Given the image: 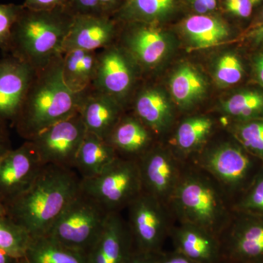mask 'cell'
<instances>
[{
	"label": "cell",
	"mask_w": 263,
	"mask_h": 263,
	"mask_svg": "<svg viewBox=\"0 0 263 263\" xmlns=\"http://www.w3.org/2000/svg\"><path fill=\"white\" fill-rule=\"evenodd\" d=\"M81 181L74 169L45 164L30 187L5 206L6 216L32 238L46 236L80 192Z\"/></svg>",
	"instance_id": "6da1fadb"
},
{
	"label": "cell",
	"mask_w": 263,
	"mask_h": 263,
	"mask_svg": "<svg viewBox=\"0 0 263 263\" xmlns=\"http://www.w3.org/2000/svg\"><path fill=\"white\" fill-rule=\"evenodd\" d=\"M63 54L36 70L18 115L13 122L26 141L78 113L81 93L72 91L62 74Z\"/></svg>",
	"instance_id": "7a4b0ae2"
},
{
	"label": "cell",
	"mask_w": 263,
	"mask_h": 263,
	"mask_svg": "<svg viewBox=\"0 0 263 263\" xmlns=\"http://www.w3.org/2000/svg\"><path fill=\"white\" fill-rule=\"evenodd\" d=\"M169 207L176 221L190 223L221 234L231 219L233 203L210 174L185 162Z\"/></svg>",
	"instance_id": "3957f363"
},
{
	"label": "cell",
	"mask_w": 263,
	"mask_h": 263,
	"mask_svg": "<svg viewBox=\"0 0 263 263\" xmlns=\"http://www.w3.org/2000/svg\"><path fill=\"white\" fill-rule=\"evenodd\" d=\"M74 15L67 6L44 10L23 7L7 52L35 70L42 68L63 54Z\"/></svg>",
	"instance_id": "277c9868"
},
{
	"label": "cell",
	"mask_w": 263,
	"mask_h": 263,
	"mask_svg": "<svg viewBox=\"0 0 263 263\" xmlns=\"http://www.w3.org/2000/svg\"><path fill=\"white\" fill-rule=\"evenodd\" d=\"M189 162H193L219 183L233 205L251 186L262 161L245 149L230 134L229 139L210 141Z\"/></svg>",
	"instance_id": "5b68a950"
},
{
	"label": "cell",
	"mask_w": 263,
	"mask_h": 263,
	"mask_svg": "<svg viewBox=\"0 0 263 263\" xmlns=\"http://www.w3.org/2000/svg\"><path fill=\"white\" fill-rule=\"evenodd\" d=\"M109 214L80 190L46 236L63 247L87 254L101 234Z\"/></svg>",
	"instance_id": "8992f818"
},
{
	"label": "cell",
	"mask_w": 263,
	"mask_h": 263,
	"mask_svg": "<svg viewBox=\"0 0 263 263\" xmlns=\"http://www.w3.org/2000/svg\"><path fill=\"white\" fill-rule=\"evenodd\" d=\"M81 190L108 213H122L142 193L138 161L117 159L101 174L81 179Z\"/></svg>",
	"instance_id": "52a82bcc"
},
{
	"label": "cell",
	"mask_w": 263,
	"mask_h": 263,
	"mask_svg": "<svg viewBox=\"0 0 263 263\" xmlns=\"http://www.w3.org/2000/svg\"><path fill=\"white\" fill-rule=\"evenodd\" d=\"M124 211L133 243L138 246V251L160 253L161 246L170 236L176 221L168 205L142 191Z\"/></svg>",
	"instance_id": "ba28073f"
},
{
	"label": "cell",
	"mask_w": 263,
	"mask_h": 263,
	"mask_svg": "<svg viewBox=\"0 0 263 263\" xmlns=\"http://www.w3.org/2000/svg\"><path fill=\"white\" fill-rule=\"evenodd\" d=\"M87 130L79 111L27 140L43 164L73 169L76 155Z\"/></svg>",
	"instance_id": "9c48e42d"
},
{
	"label": "cell",
	"mask_w": 263,
	"mask_h": 263,
	"mask_svg": "<svg viewBox=\"0 0 263 263\" xmlns=\"http://www.w3.org/2000/svg\"><path fill=\"white\" fill-rule=\"evenodd\" d=\"M135 60L117 43L98 51L92 87L110 96L125 108L133 94L138 70Z\"/></svg>",
	"instance_id": "30bf717a"
},
{
	"label": "cell",
	"mask_w": 263,
	"mask_h": 263,
	"mask_svg": "<svg viewBox=\"0 0 263 263\" xmlns=\"http://www.w3.org/2000/svg\"><path fill=\"white\" fill-rule=\"evenodd\" d=\"M219 238L228 262L263 263V215L234 211Z\"/></svg>",
	"instance_id": "8fae6325"
},
{
	"label": "cell",
	"mask_w": 263,
	"mask_h": 263,
	"mask_svg": "<svg viewBox=\"0 0 263 263\" xmlns=\"http://www.w3.org/2000/svg\"><path fill=\"white\" fill-rule=\"evenodd\" d=\"M184 163L169 147L155 144L138 160L142 191L169 206Z\"/></svg>",
	"instance_id": "7c38bea8"
},
{
	"label": "cell",
	"mask_w": 263,
	"mask_h": 263,
	"mask_svg": "<svg viewBox=\"0 0 263 263\" xmlns=\"http://www.w3.org/2000/svg\"><path fill=\"white\" fill-rule=\"evenodd\" d=\"M44 165L29 141L0 159V201L5 207L30 187Z\"/></svg>",
	"instance_id": "4fadbf2b"
},
{
	"label": "cell",
	"mask_w": 263,
	"mask_h": 263,
	"mask_svg": "<svg viewBox=\"0 0 263 263\" xmlns=\"http://www.w3.org/2000/svg\"><path fill=\"white\" fill-rule=\"evenodd\" d=\"M120 37L122 46L141 70H150L163 60L169 49L167 36L155 24L126 22Z\"/></svg>",
	"instance_id": "5bb4252c"
},
{
	"label": "cell",
	"mask_w": 263,
	"mask_h": 263,
	"mask_svg": "<svg viewBox=\"0 0 263 263\" xmlns=\"http://www.w3.org/2000/svg\"><path fill=\"white\" fill-rule=\"evenodd\" d=\"M36 70L13 55L0 60V119L14 122Z\"/></svg>",
	"instance_id": "9a60e30c"
},
{
	"label": "cell",
	"mask_w": 263,
	"mask_h": 263,
	"mask_svg": "<svg viewBox=\"0 0 263 263\" xmlns=\"http://www.w3.org/2000/svg\"><path fill=\"white\" fill-rule=\"evenodd\" d=\"M107 15H74L63 47V53L73 49L98 51L115 44L117 26Z\"/></svg>",
	"instance_id": "2e32d148"
},
{
	"label": "cell",
	"mask_w": 263,
	"mask_h": 263,
	"mask_svg": "<svg viewBox=\"0 0 263 263\" xmlns=\"http://www.w3.org/2000/svg\"><path fill=\"white\" fill-rule=\"evenodd\" d=\"M170 236L176 251L195 263H219L223 258L219 237L200 227L176 220Z\"/></svg>",
	"instance_id": "e0dca14e"
},
{
	"label": "cell",
	"mask_w": 263,
	"mask_h": 263,
	"mask_svg": "<svg viewBox=\"0 0 263 263\" xmlns=\"http://www.w3.org/2000/svg\"><path fill=\"white\" fill-rule=\"evenodd\" d=\"M133 243L122 213H110L101 234L86 256L89 263H125Z\"/></svg>",
	"instance_id": "ac0fdd59"
},
{
	"label": "cell",
	"mask_w": 263,
	"mask_h": 263,
	"mask_svg": "<svg viewBox=\"0 0 263 263\" xmlns=\"http://www.w3.org/2000/svg\"><path fill=\"white\" fill-rule=\"evenodd\" d=\"M124 107L91 86L81 95L79 113L86 130L106 140L124 115Z\"/></svg>",
	"instance_id": "d6986e66"
},
{
	"label": "cell",
	"mask_w": 263,
	"mask_h": 263,
	"mask_svg": "<svg viewBox=\"0 0 263 263\" xmlns=\"http://www.w3.org/2000/svg\"><path fill=\"white\" fill-rule=\"evenodd\" d=\"M155 137L136 115L124 114L106 141L120 158L138 161L155 146Z\"/></svg>",
	"instance_id": "ffe728a7"
},
{
	"label": "cell",
	"mask_w": 263,
	"mask_h": 263,
	"mask_svg": "<svg viewBox=\"0 0 263 263\" xmlns=\"http://www.w3.org/2000/svg\"><path fill=\"white\" fill-rule=\"evenodd\" d=\"M133 114L136 115L156 137L163 136L174 124V111L163 91L146 86L139 90L133 100Z\"/></svg>",
	"instance_id": "44dd1931"
},
{
	"label": "cell",
	"mask_w": 263,
	"mask_h": 263,
	"mask_svg": "<svg viewBox=\"0 0 263 263\" xmlns=\"http://www.w3.org/2000/svg\"><path fill=\"white\" fill-rule=\"evenodd\" d=\"M215 122L206 115H195L183 119L175 129L169 148L183 162H187L210 141Z\"/></svg>",
	"instance_id": "7402d4cb"
},
{
	"label": "cell",
	"mask_w": 263,
	"mask_h": 263,
	"mask_svg": "<svg viewBox=\"0 0 263 263\" xmlns=\"http://www.w3.org/2000/svg\"><path fill=\"white\" fill-rule=\"evenodd\" d=\"M118 158L106 140L87 132L76 155L73 169L81 179H91L101 174Z\"/></svg>",
	"instance_id": "603a6c76"
},
{
	"label": "cell",
	"mask_w": 263,
	"mask_h": 263,
	"mask_svg": "<svg viewBox=\"0 0 263 263\" xmlns=\"http://www.w3.org/2000/svg\"><path fill=\"white\" fill-rule=\"evenodd\" d=\"M181 28L189 43L196 48L218 46L230 36L228 24L212 15H191L183 21Z\"/></svg>",
	"instance_id": "cb8c5ba5"
},
{
	"label": "cell",
	"mask_w": 263,
	"mask_h": 263,
	"mask_svg": "<svg viewBox=\"0 0 263 263\" xmlns=\"http://www.w3.org/2000/svg\"><path fill=\"white\" fill-rule=\"evenodd\" d=\"M98 51L73 49L63 53L62 74L65 84L72 91L84 92L92 86Z\"/></svg>",
	"instance_id": "d4e9b609"
},
{
	"label": "cell",
	"mask_w": 263,
	"mask_h": 263,
	"mask_svg": "<svg viewBox=\"0 0 263 263\" xmlns=\"http://www.w3.org/2000/svg\"><path fill=\"white\" fill-rule=\"evenodd\" d=\"M206 81L193 66L183 65L173 74L170 89L174 101L181 108L189 109L196 105L205 96Z\"/></svg>",
	"instance_id": "484cf974"
},
{
	"label": "cell",
	"mask_w": 263,
	"mask_h": 263,
	"mask_svg": "<svg viewBox=\"0 0 263 263\" xmlns=\"http://www.w3.org/2000/svg\"><path fill=\"white\" fill-rule=\"evenodd\" d=\"M24 259L27 263H89L86 254L63 247L46 236L32 238Z\"/></svg>",
	"instance_id": "4316f807"
},
{
	"label": "cell",
	"mask_w": 263,
	"mask_h": 263,
	"mask_svg": "<svg viewBox=\"0 0 263 263\" xmlns=\"http://www.w3.org/2000/svg\"><path fill=\"white\" fill-rule=\"evenodd\" d=\"M221 112L231 122H242L263 117V89L238 91L221 104Z\"/></svg>",
	"instance_id": "83f0119b"
},
{
	"label": "cell",
	"mask_w": 263,
	"mask_h": 263,
	"mask_svg": "<svg viewBox=\"0 0 263 263\" xmlns=\"http://www.w3.org/2000/svg\"><path fill=\"white\" fill-rule=\"evenodd\" d=\"M176 0H125L118 10L122 22L154 23L173 13Z\"/></svg>",
	"instance_id": "f1b7e54d"
},
{
	"label": "cell",
	"mask_w": 263,
	"mask_h": 263,
	"mask_svg": "<svg viewBox=\"0 0 263 263\" xmlns=\"http://www.w3.org/2000/svg\"><path fill=\"white\" fill-rule=\"evenodd\" d=\"M32 239L23 228L6 215L0 216V249L15 258H24Z\"/></svg>",
	"instance_id": "f546056e"
},
{
	"label": "cell",
	"mask_w": 263,
	"mask_h": 263,
	"mask_svg": "<svg viewBox=\"0 0 263 263\" xmlns=\"http://www.w3.org/2000/svg\"><path fill=\"white\" fill-rule=\"evenodd\" d=\"M227 129L246 150L263 162V117L231 122Z\"/></svg>",
	"instance_id": "4dcf8cb0"
},
{
	"label": "cell",
	"mask_w": 263,
	"mask_h": 263,
	"mask_svg": "<svg viewBox=\"0 0 263 263\" xmlns=\"http://www.w3.org/2000/svg\"><path fill=\"white\" fill-rule=\"evenodd\" d=\"M245 75L240 57L234 53L221 55L216 62L214 77L219 86H230L239 83Z\"/></svg>",
	"instance_id": "1f68e13d"
},
{
	"label": "cell",
	"mask_w": 263,
	"mask_h": 263,
	"mask_svg": "<svg viewBox=\"0 0 263 263\" xmlns=\"http://www.w3.org/2000/svg\"><path fill=\"white\" fill-rule=\"evenodd\" d=\"M233 210L263 215V165L248 190L233 205Z\"/></svg>",
	"instance_id": "d6a6232c"
},
{
	"label": "cell",
	"mask_w": 263,
	"mask_h": 263,
	"mask_svg": "<svg viewBox=\"0 0 263 263\" xmlns=\"http://www.w3.org/2000/svg\"><path fill=\"white\" fill-rule=\"evenodd\" d=\"M23 5L0 4V50L8 51L10 37Z\"/></svg>",
	"instance_id": "836d02e7"
},
{
	"label": "cell",
	"mask_w": 263,
	"mask_h": 263,
	"mask_svg": "<svg viewBox=\"0 0 263 263\" xmlns=\"http://www.w3.org/2000/svg\"><path fill=\"white\" fill-rule=\"evenodd\" d=\"M67 5L75 15H107L99 0H67Z\"/></svg>",
	"instance_id": "e575fe53"
},
{
	"label": "cell",
	"mask_w": 263,
	"mask_h": 263,
	"mask_svg": "<svg viewBox=\"0 0 263 263\" xmlns=\"http://www.w3.org/2000/svg\"><path fill=\"white\" fill-rule=\"evenodd\" d=\"M224 5L229 13L242 18H249L254 6L251 0H224Z\"/></svg>",
	"instance_id": "d590c367"
},
{
	"label": "cell",
	"mask_w": 263,
	"mask_h": 263,
	"mask_svg": "<svg viewBox=\"0 0 263 263\" xmlns=\"http://www.w3.org/2000/svg\"><path fill=\"white\" fill-rule=\"evenodd\" d=\"M67 0H25L24 8L34 10H52L67 6Z\"/></svg>",
	"instance_id": "8d00e7d4"
},
{
	"label": "cell",
	"mask_w": 263,
	"mask_h": 263,
	"mask_svg": "<svg viewBox=\"0 0 263 263\" xmlns=\"http://www.w3.org/2000/svg\"><path fill=\"white\" fill-rule=\"evenodd\" d=\"M188 3L198 15H211L217 8V0H188Z\"/></svg>",
	"instance_id": "74e56055"
},
{
	"label": "cell",
	"mask_w": 263,
	"mask_h": 263,
	"mask_svg": "<svg viewBox=\"0 0 263 263\" xmlns=\"http://www.w3.org/2000/svg\"><path fill=\"white\" fill-rule=\"evenodd\" d=\"M12 149L6 122L0 119V159Z\"/></svg>",
	"instance_id": "f35d334b"
},
{
	"label": "cell",
	"mask_w": 263,
	"mask_h": 263,
	"mask_svg": "<svg viewBox=\"0 0 263 263\" xmlns=\"http://www.w3.org/2000/svg\"><path fill=\"white\" fill-rule=\"evenodd\" d=\"M249 42L256 46H263V23L257 24L246 34Z\"/></svg>",
	"instance_id": "ab89813d"
},
{
	"label": "cell",
	"mask_w": 263,
	"mask_h": 263,
	"mask_svg": "<svg viewBox=\"0 0 263 263\" xmlns=\"http://www.w3.org/2000/svg\"><path fill=\"white\" fill-rule=\"evenodd\" d=\"M157 263H195L186 256L176 251L175 253L167 255H159Z\"/></svg>",
	"instance_id": "60d3db41"
},
{
	"label": "cell",
	"mask_w": 263,
	"mask_h": 263,
	"mask_svg": "<svg viewBox=\"0 0 263 263\" xmlns=\"http://www.w3.org/2000/svg\"><path fill=\"white\" fill-rule=\"evenodd\" d=\"M253 72L256 80L263 89V51L254 58Z\"/></svg>",
	"instance_id": "b9f144b4"
},
{
	"label": "cell",
	"mask_w": 263,
	"mask_h": 263,
	"mask_svg": "<svg viewBox=\"0 0 263 263\" xmlns=\"http://www.w3.org/2000/svg\"><path fill=\"white\" fill-rule=\"evenodd\" d=\"M103 6L104 11L107 15H110V13L114 10L119 8L124 4L125 0H99Z\"/></svg>",
	"instance_id": "7bdbcfd3"
},
{
	"label": "cell",
	"mask_w": 263,
	"mask_h": 263,
	"mask_svg": "<svg viewBox=\"0 0 263 263\" xmlns=\"http://www.w3.org/2000/svg\"><path fill=\"white\" fill-rule=\"evenodd\" d=\"M19 260L0 249V263H19Z\"/></svg>",
	"instance_id": "ee69618b"
},
{
	"label": "cell",
	"mask_w": 263,
	"mask_h": 263,
	"mask_svg": "<svg viewBox=\"0 0 263 263\" xmlns=\"http://www.w3.org/2000/svg\"><path fill=\"white\" fill-rule=\"evenodd\" d=\"M5 215H6V209H5V205H3V204H0V216Z\"/></svg>",
	"instance_id": "f6af8a7d"
},
{
	"label": "cell",
	"mask_w": 263,
	"mask_h": 263,
	"mask_svg": "<svg viewBox=\"0 0 263 263\" xmlns=\"http://www.w3.org/2000/svg\"><path fill=\"white\" fill-rule=\"evenodd\" d=\"M251 1L252 2V3H253L254 5H257L259 4V3H260L262 0H251Z\"/></svg>",
	"instance_id": "bcb514c9"
},
{
	"label": "cell",
	"mask_w": 263,
	"mask_h": 263,
	"mask_svg": "<svg viewBox=\"0 0 263 263\" xmlns=\"http://www.w3.org/2000/svg\"><path fill=\"white\" fill-rule=\"evenodd\" d=\"M19 263H27V262H26L25 259L22 258L20 259V260H19Z\"/></svg>",
	"instance_id": "7dc6e473"
},
{
	"label": "cell",
	"mask_w": 263,
	"mask_h": 263,
	"mask_svg": "<svg viewBox=\"0 0 263 263\" xmlns=\"http://www.w3.org/2000/svg\"><path fill=\"white\" fill-rule=\"evenodd\" d=\"M261 19H262V20L263 21V10H262V13H261Z\"/></svg>",
	"instance_id": "c3c4849f"
},
{
	"label": "cell",
	"mask_w": 263,
	"mask_h": 263,
	"mask_svg": "<svg viewBox=\"0 0 263 263\" xmlns=\"http://www.w3.org/2000/svg\"><path fill=\"white\" fill-rule=\"evenodd\" d=\"M0 204H3V203H2V202H1V201H0Z\"/></svg>",
	"instance_id": "681fc988"
},
{
	"label": "cell",
	"mask_w": 263,
	"mask_h": 263,
	"mask_svg": "<svg viewBox=\"0 0 263 263\" xmlns=\"http://www.w3.org/2000/svg\"><path fill=\"white\" fill-rule=\"evenodd\" d=\"M229 263H235V262H229Z\"/></svg>",
	"instance_id": "f907efd6"
}]
</instances>
